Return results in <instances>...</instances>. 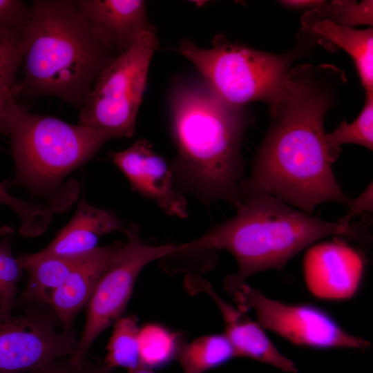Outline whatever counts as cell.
I'll return each mask as SVG.
<instances>
[{
	"instance_id": "obj_22",
	"label": "cell",
	"mask_w": 373,
	"mask_h": 373,
	"mask_svg": "<svg viewBox=\"0 0 373 373\" xmlns=\"http://www.w3.org/2000/svg\"><path fill=\"white\" fill-rule=\"evenodd\" d=\"M14 230L5 227L0 236V313L10 314L19 306L17 284L23 269L12 251Z\"/></svg>"
},
{
	"instance_id": "obj_16",
	"label": "cell",
	"mask_w": 373,
	"mask_h": 373,
	"mask_svg": "<svg viewBox=\"0 0 373 373\" xmlns=\"http://www.w3.org/2000/svg\"><path fill=\"white\" fill-rule=\"evenodd\" d=\"M128 227L113 211L95 207L83 198L69 222L39 253L68 257L82 256L98 247L102 236L113 231L126 233Z\"/></svg>"
},
{
	"instance_id": "obj_17",
	"label": "cell",
	"mask_w": 373,
	"mask_h": 373,
	"mask_svg": "<svg viewBox=\"0 0 373 373\" xmlns=\"http://www.w3.org/2000/svg\"><path fill=\"white\" fill-rule=\"evenodd\" d=\"M80 256L45 255L39 252L17 256L21 267L28 274L27 284L19 297V305L50 307L53 293L64 283Z\"/></svg>"
},
{
	"instance_id": "obj_23",
	"label": "cell",
	"mask_w": 373,
	"mask_h": 373,
	"mask_svg": "<svg viewBox=\"0 0 373 373\" xmlns=\"http://www.w3.org/2000/svg\"><path fill=\"white\" fill-rule=\"evenodd\" d=\"M24 51L22 28L0 30V95L15 93L17 97L16 78Z\"/></svg>"
},
{
	"instance_id": "obj_28",
	"label": "cell",
	"mask_w": 373,
	"mask_h": 373,
	"mask_svg": "<svg viewBox=\"0 0 373 373\" xmlns=\"http://www.w3.org/2000/svg\"><path fill=\"white\" fill-rule=\"evenodd\" d=\"M30 5L20 0H0V30L21 28L27 22Z\"/></svg>"
},
{
	"instance_id": "obj_25",
	"label": "cell",
	"mask_w": 373,
	"mask_h": 373,
	"mask_svg": "<svg viewBox=\"0 0 373 373\" xmlns=\"http://www.w3.org/2000/svg\"><path fill=\"white\" fill-rule=\"evenodd\" d=\"M0 203L11 208L21 221L19 231L26 237H35L48 228L52 218L50 208L26 202L10 195L3 184L0 183Z\"/></svg>"
},
{
	"instance_id": "obj_13",
	"label": "cell",
	"mask_w": 373,
	"mask_h": 373,
	"mask_svg": "<svg viewBox=\"0 0 373 373\" xmlns=\"http://www.w3.org/2000/svg\"><path fill=\"white\" fill-rule=\"evenodd\" d=\"M184 285L189 291L202 292L214 301L223 318L224 334L232 345L236 357L251 358L287 372H298L294 363L280 352L260 324L225 301L208 281L200 276L189 274Z\"/></svg>"
},
{
	"instance_id": "obj_19",
	"label": "cell",
	"mask_w": 373,
	"mask_h": 373,
	"mask_svg": "<svg viewBox=\"0 0 373 373\" xmlns=\"http://www.w3.org/2000/svg\"><path fill=\"white\" fill-rule=\"evenodd\" d=\"M236 357L229 339L222 334L202 336L181 345L175 360L183 373H204Z\"/></svg>"
},
{
	"instance_id": "obj_2",
	"label": "cell",
	"mask_w": 373,
	"mask_h": 373,
	"mask_svg": "<svg viewBox=\"0 0 373 373\" xmlns=\"http://www.w3.org/2000/svg\"><path fill=\"white\" fill-rule=\"evenodd\" d=\"M170 102L175 182L203 203L223 200L239 207L242 110L224 104L204 81L178 82Z\"/></svg>"
},
{
	"instance_id": "obj_5",
	"label": "cell",
	"mask_w": 373,
	"mask_h": 373,
	"mask_svg": "<svg viewBox=\"0 0 373 373\" xmlns=\"http://www.w3.org/2000/svg\"><path fill=\"white\" fill-rule=\"evenodd\" d=\"M0 131L10 140L15 181L41 193L59 186L111 140L78 124L32 113L17 102L14 94L3 107Z\"/></svg>"
},
{
	"instance_id": "obj_8",
	"label": "cell",
	"mask_w": 373,
	"mask_h": 373,
	"mask_svg": "<svg viewBox=\"0 0 373 373\" xmlns=\"http://www.w3.org/2000/svg\"><path fill=\"white\" fill-rule=\"evenodd\" d=\"M127 237L98 280L87 305L86 318L78 339L76 353L71 358L80 361L95 339L122 316L135 282L149 263L162 260L177 251L180 245H151L142 241L135 225L128 226Z\"/></svg>"
},
{
	"instance_id": "obj_14",
	"label": "cell",
	"mask_w": 373,
	"mask_h": 373,
	"mask_svg": "<svg viewBox=\"0 0 373 373\" xmlns=\"http://www.w3.org/2000/svg\"><path fill=\"white\" fill-rule=\"evenodd\" d=\"M93 35L117 56L145 32L155 30L142 0H75Z\"/></svg>"
},
{
	"instance_id": "obj_9",
	"label": "cell",
	"mask_w": 373,
	"mask_h": 373,
	"mask_svg": "<svg viewBox=\"0 0 373 373\" xmlns=\"http://www.w3.org/2000/svg\"><path fill=\"white\" fill-rule=\"evenodd\" d=\"M23 313H0V373H27L75 355L78 339L51 308L26 304Z\"/></svg>"
},
{
	"instance_id": "obj_26",
	"label": "cell",
	"mask_w": 373,
	"mask_h": 373,
	"mask_svg": "<svg viewBox=\"0 0 373 373\" xmlns=\"http://www.w3.org/2000/svg\"><path fill=\"white\" fill-rule=\"evenodd\" d=\"M316 8H321L334 22L347 26L358 23L372 24V1L360 3L350 1H322ZM325 14V15H326Z\"/></svg>"
},
{
	"instance_id": "obj_27",
	"label": "cell",
	"mask_w": 373,
	"mask_h": 373,
	"mask_svg": "<svg viewBox=\"0 0 373 373\" xmlns=\"http://www.w3.org/2000/svg\"><path fill=\"white\" fill-rule=\"evenodd\" d=\"M111 371L104 361H92L87 357L75 361L67 357L51 361L27 373H110Z\"/></svg>"
},
{
	"instance_id": "obj_15",
	"label": "cell",
	"mask_w": 373,
	"mask_h": 373,
	"mask_svg": "<svg viewBox=\"0 0 373 373\" xmlns=\"http://www.w3.org/2000/svg\"><path fill=\"white\" fill-rule=\"evenodd\" d=\"M123 242L98 247L79 257L64 283L53 293L49 306L66 329H73L79 312L87 306L100 277Z\"/></svg>"
},
{
	"instance_id": "obj_24",
	"label": "cell",
	"mask_w": 373,
	"mask_h": 373,
	"mask_svg": "<svg viewBox=\"0 0 373 373\" xmlns=\"http://www.w3.org/2000/svg\"><path fill=\"white\" fill-rule=\"evenodd\" d=\"M325 140L332 150L345 144H356L370 150L373 149V94L366 95L365 106L351 123L342 122L333 132L326 133Z\"/></svg>"
},
{
	"instance_id": "obj_4",
	"label": "cell",
	"mask_w": 373,
	"mask_h": 373,
	"mask_svg": "<svg viewBox=\"0 0 373 373\" xmlns=\"http://www.w3.org/2000/svg\"><path fill=\"white\" fill-rule=\"evenodd\" d=\"M237 213L190 241L204 251L223 249L238 264L236 273L227 276L224 289L233 295L251 275L269 269H282L298 253L329 236L359 238L360 230L312 217L266 192L243 195Z\"/></svg>"
},
{
	"instance_id": "obj_30",
	"label": "cell",
	"mask_w": 373,
	"mask_h": 373,
	"mask_svg": "<svg viewBox=\"0 0 373 373\" xmlns=\"http://www.w3.org/2000/svg\"><path fill=\"white\" fill-rule=\"evenodd\" d=\"M15 95L16 96V94L15 93H5V94H2V95H0V118H1V111H2V109H3V107L7 100V99L8 98V97L10 95Z\"/></svg>"
},
{
	"instance_id": "obj_11",
	"label": "cell",
	"mask_w": 373,
	"mask_h": 373,
	"mask_svg": "<svg viewBox=\"0 0 373 373\" xmlns=\"http://www.w3.org/2000/svg\"><path fill=\"white\" fill-rule=\"evenodd\" d=\"M111 157L133 191L154 201L170 216H188L187 201L175 188L171 164L157 153L149 141L138 140L128 149L112 153Z\"/></svg>"
},
{
	"instance_id": "obj_10",
	"label": "cell",
	"mask_w": 373,
	"mask_h": 373,
	"mask_svg": "<svg viewBox=\"0 0 373 373\" xmlns=\"http://www.w3.org/2000/svg\"><path fill=\"white\" fill-rule=\"evenodd\" d=\"M238 308L253 310L260 325L294 344L318 349L365 350L370 341L352 335L323 309L312 305H290L269 298L244 283L233 295Z\"/></svg>"
},
{
	"instance_id": "obj_21",
	"label": "cell",
	"mask_w": 373,
	"mask_h": 373,
	"mask_svg": "<svg viewBox=\"0 0 373 373\" xmlns=\"http://www.w3.org/2000/svg\"><path fill=\"white\" fill-rule=\"evenodd\" d=\"M137 318L134 315L121 316L113 323L104 362L111 370L123 367L128 372L141 368Z\"/></svg>"
},
{
	"instance_id": "obj_18",
	"label": "cell",
	"mask_w": 373,
	"mask_h": 373,
	"mask_svg": "<svg viewBox=\"0 0 373 373\" xmlns=\"http://www.w3.org/2000/svg\"><path fill=\"white\" fill-rule=\"evenodd\" d=\"M310 31L343 48L353 59L366 95L373 94V31L356 30L328 19L305 23Z\"/></svg>"
},
{
	"instance_id": "obj_6",
	"label": "cell",
	"mask_w": 373,
	"mask_h": 373,
	"mask_svg": "<svg viewBox=\"0 0 373 373\" xmlns=\"http://www.w3.org/2000/svg\"><path fill=\"white\" fill-rule=\"evenodd\" d=\"M175 51L195 66L211 91L231 108L242 110L247 103L261 100L271 109L285 93L289 73L283 57L232 44L220 36L211 48L185 39Z\"/></svg>"
},
{
	"instance_id": "obj_20",
	"label": "cell",
	"mask_w": 373,
	"mask_h": 373,
	"mask_svg": "<svg viewBox=\"0 0 373 373\" xmlns=\"http://www.w3.org/2000/svg\"><path fill=\"white\" fill-rule=\"evenodd\" d=\"M184 341L179 332L160 324L148 323L140 327L139 354L141 368L153 370L164 367L175 360Z\"/></svg>"
},
{
	"instance_id": "obj_3",
	"label": "cell",
	"mask_w": 373,
	"mask_h": 373,
	"mask_svg": "<svg viewBox=\"0 0 373 373\" xmlns=\"http://www.w3.org/2000/svg\"><path fill=\"white\" fill-rule=\"evenodd\" d=\"M17 95L57 97L81 110L101 71L117 57L92 33L75 0H35L22 27Z\"/></svg>"
},
{
	"instance_id": "obj_31",
	"label": "cell",
	"mask_w": 373,
	"mask_h": 373,
	"mask_svg": "<svg viewBox=\"0 0 373 373\" xmlns=\"http://www.w3.org/2000/svg\"><path fill=\"white\" fill-rule=\"evenodd\" d=\"M129 373H155V372H153L151 370H148L145 368H139Z\"/></svg>"
},
{
	"instance_id": "obj_12",
	"label": "cell",
	"mask_w": 373,
	"mask_h": 373,
	"mask_svg": "<svg viewBox=\"0 0 373 373\" xmlns=\"http://www.w3.org/2000/svg\"><path fill=\"white\" fill-rule=\"evenodd\" d=\"M305 283L322 300H343L356 293L365 269L363 255L336 238L312 246L303 259Z\"/></svg>"
},
{
	"instance_id": "obj_7",
	"label": "cell",
	"mask_w": 373,
	"mask_h": 373,
	"mask_svg": "<svg viewBox=\"0 0 373 373\" xmlns=\"http://www.w3.org/2000/svg\"><path fill=\"white\" fill-rule=\"evenodd\" d=\"M157 45L156 30L146 31L103 69L79 110L77 124L111 139L131 137Z\"/></svg>"
},
{
	"instance_id": "obj_1",
	"label": "cell",
	"mask_w": 373,
	"mask_h": 373,
	"mask_svg": "<svg viewBox=\"0 0 373 373\" xmlns=\"http://www.w3.org/2000/svg\"><path fill=\"white\" fill-rule=\"evenodd\" d=\"M329 98L307 70L289 75L285 93L271 109L272 124L254 160L240 198L266 192L311 213L327 202L349 205L333 172L338 151L326 142L323 119Z\"/></svg>"
},
{
	"instance_id": "obj_29",
	"label": "cell",
	"mask_w": 373,
	"mask_h": 373,
	"mask_svg": "<svg viewBox=\"0 0 373 373\" xmlns=\"http://www.w3.org/2000/svg\"><path fill=\"white\" fill-rule=\"evenodd\" d=\"M372 182L355 199L351 200L347 214L338 220V223L343 227H350V222L353 217L363 212H372L373 209V190Z\"/></svg>"
}]
</instances>
